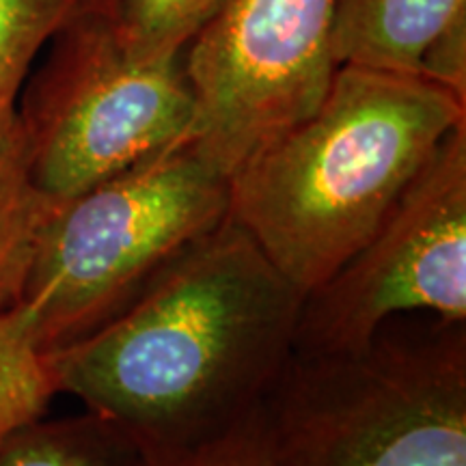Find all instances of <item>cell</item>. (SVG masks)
Masks as SVG:
<instances>
[{"mask_svg":"<svg viewBox=\"0 0 466 466\" xmlns=\"http://www.w3.org/2000/svg\"><path fill=\"white\" fill-rule=\"evenodd\" d=\"M302 296L229 214L119 316L50 352L58 391L158 464L247 423L294 359Z\"/></svg>","mask_w":466,"mask_h":466,"instance_id":"obj_1","label":"cell"},{"mask_svg":"<svg viewBox=\"0 0 466 466\" xmlns=\"http://www.w3.org/2000/svg\"><path fill=\"white\" fill-rule=\"evenodd\" d=\"M58 391L50 352L42 346L25 309L0 307V447L42 421Z\"/></svg>","mask_w":466,"mask_h":466,"instance_id":"obj_10","label":"cell"},{"mask_svg":"<svg viewBox=\"0 0 466 466\" xmlns=\"http://www.w3.org/2000/svg\"><path fill=\"white\" fill-rule=\"evenodd\" d=\"M89 0H0V138L15 126L35 58Z\"/></svg>","mask_w":466,"mask_h":466,"instance_id":"obj_11","label":"cell"},{"mask_svg":"<svg viewBox=\"0 0 466 466\" xmlns=\"http://www.w3.org/2000/svg\"><path fill=\"white\" fill-rule=\"evenodd\" d=\"M460 124L466 102L423 76L341 66L311 115L229 173V217L305 296L380 229Z\"/></svg>","mask_w":466,"mask_h":466,"instance_id":"obj_2","label":"cell"},{"mask_svg":"<svg viewBox=\"0 0 466 466\" xmlns=\"http://www.w3.org/2000/svg\"><path fill=\"white\" fill-rule=\"evenodd\" d=\"M408 313L466 322V124L441 143L380 229L302 296L294 357L359 354Z\"/></svg>","mask_w":466,"mask_h":466,"instance_id":"obj_6","label":"cell"},{"mask_svg":"<svg viewBox=\"0 0 466 466\" xmlns=\"http://www.w3.org/2000/svg\"><path fill=\"white\" fill-rule=\"evenodd\" d=\"M195 126L184 55L137 61L116 35L113 0H89L55 33L17 102L28 177L66 201L160 154Z\"/></svg>","mask_w":466,"mask_h":466,"instance_id":"obj_5","label":"cell"},{"mask_svg":"<svg viewBox=\"0 0 466 466\" xmlns=\"http://www.w3.org/2000/svg\"><path fill=\"white\" fill-rule=\"evenodd\" d=\"M264 419L272 466H466L464 324L387 322L359 354L294 357Z\"/></svg>","mask_w":466,"mask_h":466,"instance_id":"obj_4","label":"cell"},{"mask_svg":"<svg viewBox=\"0 0 466 466\" xmlns=\"http://www.w3.org/2000/svg\"><path fill=\"white\" fill-rule=\"evenodd\" d=\"M55 203L28 177L25 141L15 119L0 138V307L14 299L35 231Z\"/></svg>","mask_w":466,"mask_h":466,"instance_id":"obj_12","label":"cell"},{"mask_svg":"<svg viewBox=\"0 0 466 466\" xmlns=\"http://www.w3.org/2000/svg\"><path fill=\"white\" fill-rule=\"evenodd\" d=\"M462 17L466 0H335V61L421 76L425 50Z\"/></svg>","mask_w":466,"mask_h":466,"instance_id":"obj_8","label":"cell"},{"mask_svg":"<svg viewBox=\"0 0 466 466\" xmlns=\"http://www.w3.org/2000/svg\"><path fill=\"white\" fill-rule=\"evenodd\" d=\"M229 214V175L182 138L106 182L56 201L35 231L9 302L48 352L119 316Z\"/></svg>","mask_w":466,"mask_h":466,"instance_id":"obj_3","label":"cell"},{"mask_svg":"<svg viewBox=\"0 0 466 466\" xmlns=\"http://www.w3.org/2000/svg\"><path fill=\"white\" fill-rule=\"evenodd\" d=\"M149 466H272L270 436H268L264 406L223 439L167 462Z\"/></svg>","mask_w":466,"mask_h":466,"instance_id":"obj_14","label":"cell"},{"mask_svg":"<svg viewBox=\"0 0 466 466\" xmlns=\"http://www.w3.org/2000/svg\"><path fill=\"white\" fill-rule=\"evenodd\" d=\"M333 20L335 0H229L184 50L190 138L227 175L324 100Z\"/></svg>","mask_w":466,"mask_h":466,"instance_id":"obj_7","label":"cell"},{"mask_svg":"<svg viewBox=\"0 0 466 466\" xmlns=\"http://www.w3.org/2000/svg\"><path fill=\"white\" fill-rule=\"evenodd\" d=\"M229 0H113L119 42L137 61L182 56Z\"/></svg>","mask_w":466,"mask_h":466,"instance_id":"obj_13","label":"cell"},{"mask_svg":"<svg viewBox=\"0 0 466 466\" xmlns=\"http://www.w3.org/2000/svg\"><path fill=\"white\" fill-rule=\"evenodd\" d=\"M0 466H149L134 442L86 410L28 425L0 447Z\"/></svg>","mask_w":466,"mask_h":466,"instance_id":"obj_9","label":"cell"}]
</instances>
